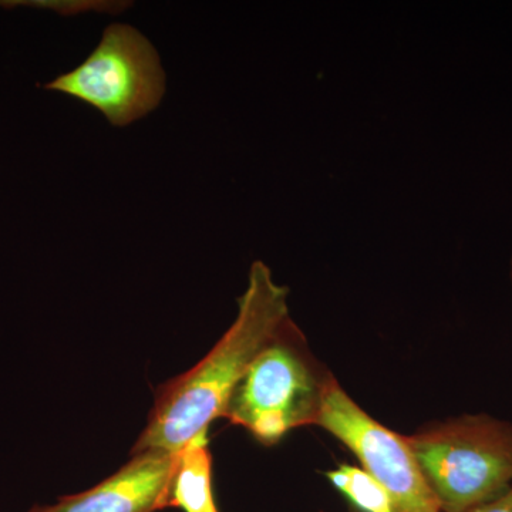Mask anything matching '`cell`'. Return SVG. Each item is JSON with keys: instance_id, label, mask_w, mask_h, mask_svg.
Listing matches in <instances>:
<instances>
[{"instance_id": "1", "label": "cell", "mask_w": 512, "mask_h": 512, "mask_svg": "<svg viewBox=\"0 0 512 512\" xmlns=\"http://www.w3.org/2000/svg\"><path fill=\"white\" fill-rule=\"evenodd\" d=\"M289 316L288 289L276 284L271 269L255 261L248 286L238 301L231 328L198 365L157 390L156 403L133 454L143 451L180 453L211 423L221 419L256 355Z\"/></svg>"}, {"instance_id": "2", "label": "cell", "mask_w": 512, "mask_h": 512, "mask_svg": "<svg viewBox=\"0 0 512 512\" xmlns=\"http://www.w3.org/2000/svg\"><path fill=\"white\" fill-rule=\"evenodd\" d=\"M330 376L289 318L248 367L222 419L275 446L289 431L315 426Z\"/></svg>"}, {"instance_id": "3", "label": "cell", "mask_w": 512, "mask_h": 512, "mask_svg": "<svg viewBox=\"0 0 512 512\" xmlns=\"http://www.w3.org/2000/svg\"><path fill=\"white\" fill-rule=\"evenodd\" d=\"M441 512H464L512 487V424L463 416L407 437Z\"/></svg>"}, {"instance_id": "4", "label": "cell", "mask_w": 512, "mask_h": 512, "mask_svg": "<svg viewBox=\"0 0 512 512\" xmlns=\"http://www.w3.org/2000/svg\"><path fill=\"white\" fill-rule=\"evenodd\" d=\"M43 89L89 104L111 126L127 127L158 109L167 82L153 43L133 26L113 23L84 62Z\"/></svg>"}, {"instance_id": "5", "label": "cell", "mask_w": 512, "mask_h": 512, "mask_svg": "<svg viewBox=\"0 0 512 512\" xmlns=\"http://www.w3.org/2000/svg\"><path fill=\"white\" fill-rule=\"evenodd\" d=\"M315 426L352 450L363 470L386 488L394 512H441L407 437L372 419L333 376L323 389Z\"/></svg>"}, {"instance_id": "6", "label": "cell", "mask_w": 512, "mask_h": 512, "mask_svg": "<svg viewBox=\"0 0 512 512\" xmlns=\"http://www.w3.org/2000/svg\"><path fill=\"white\" fill-rule=\"evenodd\" d=\"M177 458L178 453L157 450L133 454L126 466L90 490L52 505H35L28 512L163 511Z\"/></svg>"}, {"instance_id": "7", "label": "cell", "mask_w": 512, "mask_h": 512, "mask_svg": "<svg viewBox=\"0 0 512 512\" xmlns=\"http://www.w3.org/2000/svg\"><path fill=\"white\" fill-rule=\"evenodd\" d=\"M212 454L208 433L201 434L178 453L177 464L165 494L164 510L221 512L214 493Z\"/></svg>"}, {"instance_id": "8", "label": "cell", "mask_w": 512, "mask_h": 512, "mask_svg": "<svg viewBox=\"0 0 512 512\" xmlns=\"http://www.w3.org/2000/svg\"><path fill=\"white\" fill-rule=\"evenodd\" d=\"M326 477L349 501L353 512H394L392 497L386 488L363 468L342 464L328 471Z\"/></svg>"}, {"instance_id": "9", "label": "cell", "mask_w": 512, "mask_h": 512, "mask_svg": "<svg viewBox=\"0 0 512 512\" xmlns=\"http://www.w3.org/2000/svg\"><path fill=\"white\" fill-rule=\"evenodd\" d=\"M133 5L131 2L116 0H8L0 2V8H35L52 10L60 16H77L84 13H117L124 12Z\"/></svg>"}, {"instance_id": "10", "label": "cell", "mask_w": 512, "mask_h": 512, "mask_svg": "<svg viewBox=\"0 0 512 512\" xmlns=\"http://www.w3.org/2000/svg\"><path fill=\"white\" fill-rule=\"evenodd\" d=\"M464 512H512V487L508 488L500 497Z\"/></svg>"}, {"instance_id": "11", "label": "cell", "mask_w": 512, "mask_h": 512, "mask_svg": "<svg viewBox=\"0 0 512 512\" xmlns=\"http://www.w3.org/2000/svg\"><path fill=\"white\" fill-rule=\"evenodd\" d=\"M511 282H512V259H511Z\"/></svg>"}, {"instance_id": "12", "label": "cell", "mask_w": 512, "mask_h": 512, "mask_svg": "<svg viewBox=\"0 0 512 512\" xmlns=\"http://www.w3.org/2000/svg\"><path fill=\"white\" fill-rule=\"evenodd\" d=\"M323 512V511H322Z\"/></svg>"}]
</instances>
